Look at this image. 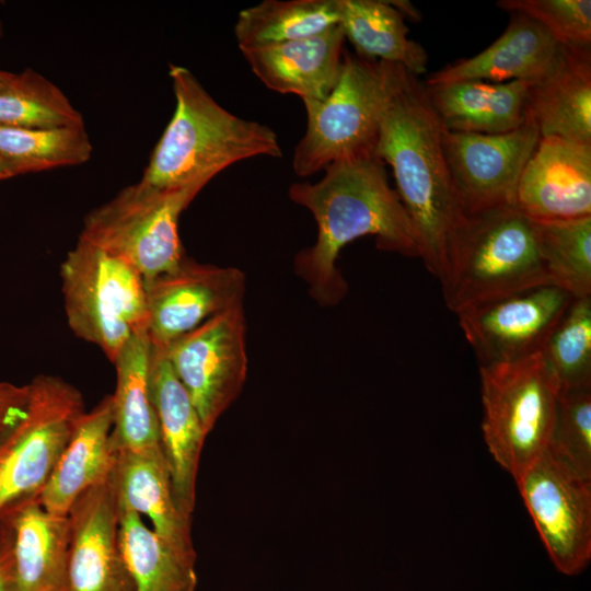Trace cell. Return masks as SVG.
<instances>
[{
  "label": "cell",
  "mask_w": 591,
  "mask_h": 591,
  "mask_svg": "<svg viewBox=\"0 0 591 591\" xmlns=\"http://www.w3.org/2000/svg\"><path fill=\"white\" fill-rule=\"evenodd\" d=\"M374 153L391 166L418 235L419 257L441 282L468 217L444 159L441 125L425 83L393 63Z\"/></svg>",
  "instance_id": "cell-1"
},
{
  "label": "cell",
  "mask_w": 591,
  "mask_h": 591,
  "mask_svg": "<svg viewBox=\"0 0 591 591\" xmlns=\"http://www.w3.org/2000/svg\"><path fill=\"white\" fill-rule=\"evenodd\" d=\"M289 197L317 223L316 242L297 256L296 267L321 303H337L345 294L335 262L358 237L373 235L383 251L419 257L416 229L374 152L332 163L321 181L292 184Z\"/></svg>",
  "instance_id": "cell-2"
},
{
  "label": "cell",
  "mask_w": 591,
  "mask_h": 591,
  "mask_svg": "<svg viewBox=\"0 0 591 591\" xmlns=\"http://www.w3.org/2000/svg\"><path fill=\"white\" fill-rule=\"evenodd\" d=\"M175 111L141 182L158 188L205 187L217 174L257 155L280 158L277 134L222 107L193 72L170 65Z\"/></svg>",
  "instance_id": "cell-3"
},
{
  "label": "cell",
  "mask_w": 591,
  "mask_h": 591,
  "mask_svg": "<svg viewBox=\"0 0 591 591\" xmlns=\"http://www.w3.org/2000/svg\"><path fill=\"white\" fill-rule=\"evenodd\" d=\"M440 283L445 305L456 315L529 288L551 285L534 221L515 206L468 217Z\"/></svg>",
  "instance_id": "cell-4"
},
{
  "label": "cell",
  "mask_w": 591,
  "mask_h": 591,
  "mask_svg": "<svg viewBox=\"0 0 591 591\" xmlns=\"http://www.w3.org/2000/svg\"><path fill=\"white\" fill-rule=\"evenodd\" d=\"M68 325L113 363L147 329L146 281L127 262L79 237L60 265Z\"/></svg>",
  "instance_id": "cell-5"
},
{
  "label": "cell",
  "mask_w": 591,
  "mask_h": 591,
  "mask_svg": "<svg viewBox=\"0 0 591 591\" xmlns=\"http://www.w3.org/2000/svg\"><path fill=\"white\" fill-rule=\"evenodd\" d=\"M482 430L494 459L517 480L547 449L559 384L542 354L479 366Z\"/></svg>",
  "instance_id": "cell-6"
},
{
  "label": "cell",
  "mask_w": 591,
  "mask_h": 591,
  "mask_svg": "<svg viewBox=\"0 0 591 591\" xmlns=\"http://www.w3.org/2000/svg\"><path fill=\"white\" fill-rule=\"evenodd\" d=\"M389 83L390 63L345 50L329 94L303 102L308 120L294 148V173L310 176L336 161L374 152Z\"/></svg>",
  "instance_id": "cell-7"
},
{
  "label": "cell",
  "mask_w": 591,
  "mask_h": 591,
  "mask_svg": "<svg viewBox=\"0 0 591 591\" xmlns=\"http://www.w3.org/2000/svg\"><path fill=\"white\" fill-rule=\"evenodd\" d=\"M202 188H158L139 181L89 212L79 237L151 279L185 258L178 220Z\"/></svg>",
  "instance_id": "cell-8"
},
{
  "label": "cell",
  "mask_w": 591,
  "mask_h": 591,
  "mask_svg": "<svg viewBox=\"0 0 591 591\" xmlns=\"http://www.w3.org/2000/svg\"><path fill=\"white\" fill-rule=\"evenodd\" d=\"M24 417L0 442V518L37 498L85 410L81 392L56 375L30 383Z\"/></svg>",
  "instance_id": "cell-9"
},
{
  "label": "cell",
  "mask_w": 591,
  "mask_h": 591,
  "mask_svg": "<svg viewBox=\"0 0 591 591\" xmlns=\"http://www.w3.org/2000/svg\"><path fill=\"white\" fill-rule=\"evenodd\" d=\"M159 348L209 433L245 382L247 357L243 303L230 306Z\"/></svg>",
  "instance_id": "cell-10"
},
{
  "label": "cell",
  "mask_w": 591,
  "mask_h": 591,
  "mask_svg": "<svg viewBox=\"0 0 591 591\" xmlns=\"http://www.w3.org/2000/svg\"><path fill=\"white\" fill-rule=\"evenodd\" d=\"M515 483L556 568L580 572L591 558V479L546 449Z\"/></svg>",
  "instance_id": "cell-11"
},
{
  "label": "cell",
  "mask_w": 591,
  "mask_h": 591,
  "mask_svg": "<svg viewBox=\"0 0 591 591\" xmlns=\"http://www.w3.org/2000/svg\"><path fill=\"white\" fill-rule=\"evenodd\" d=\"M540 140L530 118L517 129L502 134L444 130V159L467 217L514 206L521 174Z\"/></svg>",
  "instance_id": "cell-12"
},
{
  "label": "cell",
  "mask_w": 591,
  "mask_h": 591,
  "mask_svg": "<svg viewBox=\"0 0 591 591\" xmlns=\"http://www.w3.org/2000/svg\"><path fill=\"white\" fill-rule=\"evenodd\" d=\"M572 298L542 285L465 310L459 324L479 366L513 362L542 352Z\"/></svg>",
  "instance_id": "cell-13"
},
{
  "label": "cell",
  "mask_w": 591,
  "mask_h": 591,
  "mask_svg": "<svg viewBox=\"0 0 591 591\" xmlns=\"http://www.w3.org/2000/svg\"><path fill=\"white\" fill-rule=\"evenodd\" d=\"M146 281L150 343L165 347L213 315L243 303L245 277L233 267L185 257L174 269Z\"/></svg>",
  "instance_id": "cell-14"
},
{
  "label": "cell",
  "mask_w": 591,
  "mask_h": 591,
  "mask_svg": "<svg viewBox=\"0 0 591 591\" xmlns=\"http://www.w3.org/2000/svg\"><path fill=\"white\" fill-rule=\"evenodd\" d=\"M70 541L63 591H135L119 546V505L112 474L68 512Z\"/></svg>",
  "instance_id": "cell-15"
},
{
  "label": "cell",
  "mask_w": 591,
  "mask_h": 591,
  "mask_svg": "<svg viewBox=\"0 0 591 591\" xmlns=\"http://www.w3.org/2000/svg\"><path fill=\"white\" fill-rule=\"evenodd\" d=\"M514 206L537 222L591 217V144L540 137L521 174Z\"/></svg>",
  "instance_id": "cell-16"
},
{
  "label": "cell",
  "mask_w": 591,
  "mask_h": 591,
  "mask_svg": "<svg viewBox=\"0 0 591 591\" xmlns=\"http://www.w3.org/2000/svg\"><path fill=\"white\" fill-rule=\"evenodd\" d=\"M149 385L173 498L182 514L192 520L200 454L208 432L163 350L152 344Z\"/></svg>",
  "instance_id": "cell-17"
},
{
  "label": "cell",
  "mask_w": 591,
  "mask_h": 591,
  "mask_svg": "<svg viewBox=\"0 0 591 591\" xmlns=\"http://www.w3.org/2000/svg\"><path fill=\"white\" fill-rule=\"evenodd\" d=\"M566 49L532 19L510 13L506 30L490 46L431 72L424 83L436 85L462 80L535 83L560 63Z\"/></svg>",
  "instance_id": "cell-18"
},
{
  "label": "cell",
  "mask_w": 591,
  "mask_h": 591,
  "mask_svg": "<svg viewBox=\"0 0 591 591\" xmlns=\"http://www.w3.org/2000/svg\"><path fill=\"white\" fill-rule=\"evenodd\" d=\"M345 39L338 24L306 38L241 51L268 89L298 95L303 102L322 101L338 81Z\"/></svg>",
  "instance_id": "cell-19"
},
{
  "label": "cell",
  "mask_w": 591,
  "mask_h": 591,
  "mask_svg": "<svg viewBox=\"0 0 591 591\" xmlns=\"http://www.w3.org/2000/svg\"><path fill=\"white\" fill-rule=\"evenodd\" d=\"M532 82L462 80L426 85L433 112L444 130L502 134L528 119Z\"/></svg>",
  "instance_id": "cell-20"
},
{
  "label": "cell",
  "mask_w": 591,
  "mask_h": 591,
  "mask_svg": "<svg viewBox=\"0 0 591 591\" xmlns=\"http://www.w3.org/2000/svg\"><path fill=\"white\" fill-rule=\"evenodd\" d=\"M112 394L78 421L45 487L37 497L48 511L68 514L89 488L107 480L115 464L111 448Z\"/></svg>",
  "instance_id": "cell-21"
},
{
  "label": "cell",
  "mask_w": 591,
  "mask_h": 591,
  "mask_svg": "<svg viewBox=\"0 0 591 591\" xmlns=\"http://www.w3.org/2000/svg\"><path fill=\"white\" fill-rule=\"evenodd\" d=\"M1 518L7 520L11 531L19 591H63L70 541L69 515L50 512L33 498Z\"/></svg>",
  "instance_id": "cell-22"
},
{
  "label": "cell",
  "mask_w": 591,
  "mask_h": 591,
  "mask_svg": "<svg viewBox=\"0 0 591 591\" xmlns=\"http://www.w3.org/2000/svg\"><path fill=\"white\" fill-rule=\"evenodd\" d=\"M528 114L540 137L591 144V47H567L560 63L532 83Z\"/></svg>",
  "instance_id": "cell-23"
},
{
  "label": "cell",
  "mask_w": 591,
  "mask_h": 591,
  "mask_svg": "<svg viewBox=\"0 0 591 591\" xmlns=\"http://www.w3.org/2000/svg\"><path fill=\"white\" fill-rule=\"evenodd\" d=\"M112 479L120 508L147 515L159 535L194 546L192 520L176 507L161 447L143 452H116Z\"/></svg>",
  "instance_id": "cell-24"
},
{
  "label": "cell",
  "mask_w": 591,
  "mask_h": 591,
  "mask_svg": "<svg viewBox=\"0 0 591 591\" xmlns=\"http://www.w3.org/2000/svg\"><path fill=\"white\" fill-rule=\"evenodd\" d=\"M151 343L147 329L135 334L113 362L116 387L113 399L111 448L143 452L160 448V431L149 385Z\"/></svg>",
  "instance_id": "cell-25"
},
{
  "label": "cell",
  "mask_w": 591,
  "mask_h": 591,
  "mask_svg": "<svg viewBox=\"0 0 591 591\" xmlns=\"http://www.w3.org/2000/svg\"><path fill=\"white\" fill-rule=\"evenodd\" d=\"M119 546L135 591H195L194 546L174 543L144 524L139 513L119 507Z\"/></svg>",
  "instance_id": "cell-26"
},
{
  "label": "cell",
  "mask_w": 591,
  "mask_h": 591,
  "mask_svg": "<svg viewBox=\"0 0 591 591\" xmlns=\"http://www.w3.org/2000/svg\"><path fill=\"white\" fill-rule=\"evenodd\" d=\"M340 25L356 54L403 67L416 77L427 72L428 54L408 37L404 16L383 0H339Z\"/></svg>",
  "instance_id": "cell-27"
},
{
  "label": "cell",
  "mask_w": 591,
  "mask_h": 591,
  "mask_svg": "<svg viewBox=\"0 0 591 591\" xmlns=\"http://www.w3.org/2000/svg\"><path fill=\"white\" fill-rule=\"evenodd\" d=\"M340 24L339 0H264L239 13L240 49L297 40Z\"/></svg>",
  "instance_id": "cell-28"
},
{
  "label": "cell",
  "mask_w": 591,
  "mask_h": 591,
  "mask_svg": "<svg viewBox=\"0 0 591 591\" xmlns=\"http://www.w3.org/2000/svg\"><path fill=\"white\" fill-rule=\"evenodd\" d=\"M534 223L549 283L573 298L591 297V217Z\"/></svg>",
  "instance_id": "cell-29"
},
{
  "label": "cell",
  "mask_w": 591,
  "mask_h": 591,
  "mask_svg": "<svg viewBox=\"0 0 591 591\" xmlns=\"http://www.w3.org/2000/svg\"><path fill=\"white\" fill-rule=\"evenodd\" d=\"M92 151L84 125L53 129L0 125V157L23 173L82 164Z\"/></svg>",
  "instance_id": "cell-30"
},
{
  "label": "cell",
  "mask_w": 591,
  "mask_h": 591,
  "mask_svg": "<svg viewBox=\"0 0 591 591\" xmlns=\"http://www.w3.org/2000/svg\"><path fill=\"white\" fill-rule=\"evenodd\" d=\"M0 125L53 129L83 126L84 120L57 85L26 69L0 91Z\"/></svg>",
  "instance_id": "cell-31"
},
{
  "label": "cell",
  "mask_w": 591,
  "mask_h": 591,
  "mask_svg": "<svg viewBox=\"0 0 591 591\" xmlns=\"http://www.w3.org/2000/svg\"><path fill=\"white\" fill-rule=\"evenodd\" d=\"M541 354L559 391L591 387V297L572 298Z\"/></svg>",
  "instance_id": "cell-32"
},
{
  "label": "cell",
  "mask_w": 591,
  "mask_h": 591,
  "mask_svg": "<svg viewBox=\"0 0 591 591\" xmlns=\"http://www.w3.org/2000/svg\"><path fill=\"white\" fill-rule=\"evenodd\" d=\"M547 450L591 479V387L559 391Z\"/></svg>",
  "instance_id": "cell-33"
},
{
  "label": "cell",
  "mask_w": 591,
  "mask_h": 591,
  "mask_svg": "<svg viewBox=\"0 0 591 591\" xmlns=\"http://www.w3.org/2000/svg\"><path fill=\"white\" fill-rule=\"evenodd\" d=\"M497 5L532 19L566 47H591L590 0H500Z\"/></svg>",
  "instance_id": "cell-34"
},
{
  "label": "cell",
  "mask_w": 591,
  "mask_h": 591,
  "mask_svg": "<svg viewBox=\"0 0 591 591\" xmlns=\"http://www.w3.org/2000/svg\"><path fill=\"white\" fill-rule=\"evenodd\" d=\"M30 385L0 381V442L27 412Z\"/></svg>",
  "instance_id": "cell-35"
},
{
  "label": "cell",
  "mask_w": 591,
  "mask_h": 591,
  "mask_svg": "<svg viewBox=\"0 0 591 591\" xmlns=\"http://www.w3.org/2000/svg\"><path fill=\"white\" fill-rule=\"evenodd\" d=\"M0 591H19L12 555L11 531L4 518L0 519Z\"/></svg>",
  "instance_id": "cell-36"
},
{
  "label": "cell",
  "mask_w": 591,
  "mask_h": 591,
  "mask_svg": "<svg viewBox=\"0 0 591 591\" xmlns=\"http://www.w3.org/2000/svg\"><path fill=\"white\" fill-rule=\"evenodd\" d=\"M21 173L23 172L18 165L0 157V179Z\"/></svg>",
  "instance_id": "cell-37"
},
{
  "label": "cell",
  "mask_w": 591,
  "mask_h": 591,
  "mask_svg": "<svg viewBox=\"0 0 591 591\" xmlns=\"http://www.w3.org/2000/svg\"><path fill=\"white\" fill-rule=\"evenodd\" d=\"M16 79L15 73L0 70V91L8 89Z\"/></svg>",
  "instance_id": "cell-38"
},
{
  "label": "cell",
  "mask_w": 591,
  "mask_h": 591,
  "mask_svg": "<svg viewBox=\"0 0 591 591\" xmlns=\"http://www.w3.org/2000/svg\"><path fill=\"white\" fill-rule=\"evenodd\" d=\"M0 35H1V26H0Z\"/></svg>",
  "instance_id": "cell-39"
}]
</instances>
